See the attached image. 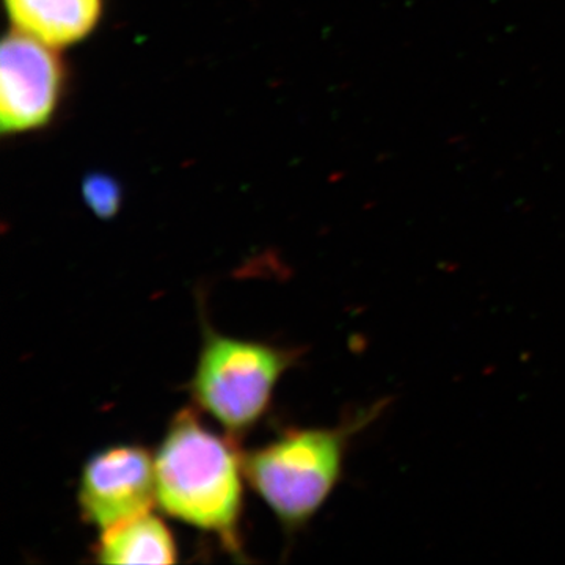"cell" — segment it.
Listing matches in <instances>:
<instances>
[{"mask_svg":"<svg viewBox=\"0 0 565 565\" xmlns=\"http://www.w3.org/2000/svg\"><path fill=\"white\" fill-rule=\"evenodd\" d=\"M156 500L167 515L214 534L226 552L243 556V452L233 437L212 433L192 408L167 426L154 455Z\"/></svg>","mask_w":565,"mask_h":565,"instance_id":"6da1fadb","label":"cell"},{"mask_svg":"<svg viewBox=\"0 0 565 565\" xmlns=\"http://www.w3.org/2000/svg\"><path fill=\"white\" fill-rule=\"evenodd\" d=\"M384 407L374 404L334 427H289L269 444L243 452L245 481L288 533L307 525L326 504L343 475L352 438Z\"/></svg>","mask_w":565,"mask_h":565,"instance_id":"7a4b0ae2","label":"cell"},{"mask_svg":"<svg viewBox=\"0 0 565 565\" xmlns=\"http://www.w3.org/2000/svg\"><path fill=\"white\" fill-rule=\"evenodd\" d=\"M300 355V349L228 337L203 322L202 349L189 393L230 437H241L262 422L275 386Z\"/></svg>","mask_w":565,"mask_h":565,"instance_id":"3957f363","label":"cell"},{"mask_svg":"<svg viewBox=\"0 0 565 565\" xmlns=\"http://www.w3.org/2000/svg\"><path fill=\"white\" fill-rule=\"evenodd\" d=\"M57 47L29 33L11 31L0 51V126L3 134L50 125L62 102L65 65Z\"/></svg>","mask_w":565,"mask_h":565,"instance_id":"277c9868","label":"cell"},{"mask_svg":"<svg viewBox=\"0 0 565 565\" xmlns=\"http://www.w3.org/2000/svg\"><path fill=\"white\" fill-rule=\"evenodd\" d=\"M156 500L154 457L140 445H117L88 457L77 482L82 519L99 531L147 514Z\"/></svg>","mask_w":565,"mask_h":565,"instance_id":"5b68a950","label":"cell"},{"mask_svg":"<svg viewBox=\"0 0 565 565\" xmlns=\"http://www.w3.org/2000/svg\"><path fill=\"white\" fill-rule=\"evenodd\" d=\"M14 29L54 47L87 39L103 14V0H6Z\"/></svg>","mask_w":565,"mask_h":565,"instance_id":"8992f818","label":"cell"},{"mask_svg":"<svg viewBox=\"0 0 565 565\" xmlns=\"http://www.w3.org/2000/svg\"><path fill=\"white\" fill-rule=\"evenodd\" d=\"M95 557L99 564H174L178 550L169 526L147 512L102 531Z\"/></svg>","mask_w":565,"mask_h":565,"instance_id":"52a82bcc","label":"cell"},{"mask_svg":"<svg viewBox=\"0 0 565 565\" xmlns=\"http://www.w3.org/2000/svg\"><path fill=\"white\" fill-rule=\"evenodd\" d=\"M82 195L93 214L99 218L114 217L121 206V188L107 174H90L82 184Z\"/></svg>","mask_w":565,"mask_h":565,"instance_id":"ba28073f","label":"cell"}]
</instances>
